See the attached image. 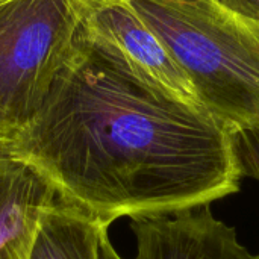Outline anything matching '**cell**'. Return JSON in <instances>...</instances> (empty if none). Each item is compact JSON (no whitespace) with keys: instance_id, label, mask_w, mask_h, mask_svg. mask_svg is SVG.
I'll list each match as a JSON object with an SVG mask.
<instances>
[{"instance_id":"obj_1","label":"cell","mask_w":259,"mask_h":259,"mask_svg":"<svg viewBox=\"0 0 259 259\" xmlns=\"http://www.w3.org/2000/svg\"><path fill=\"white\" fill-rule=\"evenodd\" d=\"M59 199L111 226L240 191L234 129L124 74L82 38L29 129L11 146Z\"/></svg>"},{"instance_id":"obj_2","label":"cell","mask_w":259,"mask_h":259,"mask_svg":"<svg viewBox=\"0 0 259 259\" xmlns=\"http://www.w3.org/2000/svg\"><path fill=\"white\" fill-rule=\"evenodd\" d=\"M165 42L203 109L231 129H259V21L215 0H121Z\"/></svg>"},{"instance_id":"obj_3","label":"cell","mask_w":259,"mask_h":259,"mask_svg":"<svg viewBox=\"0 0 259 259\" xmlns=\"http://www.w3.org/2000/svg\"><path fill=\"white\" fill-rule=\"evenodd\" d=\"M87 0H0V147L33 123L80 42Z\"/></svg>"},{"instance_id":"obj_4","label":"cell","mask_w":259,"mask_h":259,"mask_svg":"<svg viewBox=\"0 0 259 259\" xmlns=\"http://www.w3.org/2000/svg\"><path fill=\"white\" fill-rule=\"evenodd\" d=\"M83 41L141 85L202 108L185 70L159 35L121 0H87Z\"/></svg>"},{"instance_id":"obj_5","label":"cell","mask_w":259,"mask_h":259,"mask_svg":"<svg viewBox=\"0 0 259 259\" xmlns=\"http://www.w3.org/2000/svg\"><path fill=\"white\" fill-rule=\"evenodd\" d=\"M131 231L137 246L132 259H259L238 241L237 229L215 219L209 206L132 219ZM100 259H124L108 229L100 237Z\"/></svg>"},{"instance_id":"obj_6","label":"cell","mask_w":259,"mask_h":259,"mask_svg":"<svg viewBox=\"0 0 259 259\" xmlns=\"http://www.w3.org/2000/svg\"><path fill=\"white\" fill-rule=\"evenodd\" d=\"M61 202L27 158L0 147V259H29L42 215Z\"/></svg>"},{"instance_id":"obj_7","label":"cell","mask_w":259,"mask_h":259,"mask_svg":"<svg viewBox=\"0 0 259 259\" xmlns=\"http://www.w3.org/2000/svg\"><path fill=\"white\" fill-rule=\"evenodd\" d=\"M108 226L61 202L47 211L29 259H100V237Z\"/></svg>"},{"instance_id":"obj_8","label":"cell","mask_w":259,"mask_h":259,"mask_svg":"<svg viewBox=\"0 0 259 259\" xmlns=\"http://www.w3.org/2000/svg\"><path fill=\"white\" fill-rule=\"evenodd\" d=\"M234 138L243 176L259 182V129H237Z\"/></svg>"},{"instance_id":"obj_9","label":"cell","mask_w":259,"mask_h":259,"mask_svg":"<svg viewBox=\"0 0 259 259\" xmlns=\"http://www.w3.org/2000/svg\"><path fill=\"white\" fill-rule=\"evenodd\" d=\"M215 2L241 17L259 21V0H215Z\"/></svg>"}]
</instances>
